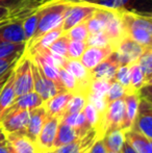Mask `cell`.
<instances>
[{
    "label": "cell",
    "mask_w": 152,
    "mask_h": 153,
    "mask_svg": "<svg viewBox=\"0 0 152 153\" xmlns=\"http://www.w3.org/2000/svg\"><path fill=\"white\" fill-rule=\"evenodd\" d=\"M146 47H143L129 36H124L114 47V54L121 65H130L136 62Z\"/></svg>",
    "instance_id": "obj_6"
},
{
    "label": "cell",
    "mask_w": 152,
    "mask_h": 153,
    "mask_svg": "<svg viewBox=\"0 0 152 153\" xmlns=\"http://www.w3.org/2000/svg\"><path fill=\"white\" fill-rule=\"evenodd\" d=\"M13 70H14V68L10 69V70H8L7 72H5L3 75H1V76H0V93H1L2 89H3V87H4V85H5L6 81H7V79L10 78V74H12Z\"/></svg>",
    "instance_id": "obj_45"
},
{
    "label": "cell",
    "mask_w": 152,
    "mask_h": 153,
    "mask_svg": "<svg viewBox=\"0 0 152 153\" xmlns=\"http://www.w3.org/2000/svg\"><path fill=\"white\" fill-rule=\"evenodd\" d=\"M42 4L41 0H0V6L12 12L15 17H23Z\"/></svg>",
    "instance_id": "obj_20"
},
{
    "label": "cell",
    "mask_w": 152,
    "mask_h": 153,
    "mask_svg": "<svg viewBox=\"0 0 152 153\" xmlns=\"http://www.w3.org/2000/svg\"><path fill=\"white\" fill-rule=\"evenodd\" d=\"M30 117V111H16L0 119V128L7 134L13 132H20L26 128Z\"/></svg>",
    "instance_id": "obj_13"
},
{
    "label": "cell",
    "mask_w": 152,
    "mask_h": 153,
    "mask_svg": "<svg viewBox=\"0 0 152 153\" xmlns=\"http://www.w3.org/2000/svg\"><path fill=\"white\" fill-rule=\"evenodd\" d=\"M14 89L16 97L33 91L31 59L26 53L20 57L14 67Z\"/></svg>",
    "instance_id": "obj_2"
},
{
    "label": "cell",
    "mask_w": 152,
    "mask_h": 153,
    "mask_svg": "<svg viewBox=\"0 0 152 153\" xmlns=\"http://www.w3.org/2000/svg\"><path fill=\"white\" fill-rule=\"evenodd\" d=\"M6 143V133L0 128V145Z\"/></svg>",
    "instance_id": "obj_48"
},
{
    "label": "cell",
    "mask_w": 152,
    "mask_h": 153,
    "mask_svg": "<svg viewBox=\"0 0 152 153\" xmlns=\"http://www.w3.org/2000/svg\"><path fill=\"white\" fill-rule=\"evenodd\" d=\"M69 41H70L69 38L65 33H63L48 47V50L51 53L61 55V56H64L67 59V49H68Z\"/></svg>",
    "instance_id": "obj_36"
},
{
    "label": "cell",
    "mask_w": 152,
    "mask_h": 153,
    "mask_svg": "<svg viewBox=\"0 0 152 153\" xmlns=\"http://www.w3.org/2000/svg\"><path fill=\"white\" fill-rule=\"evenodd\" d=\"M59 77L66 91L73 93V94L79 93L78 82H77L75 77L70 72H68L65 68H63V67H59Z\"/></svg>",
    "instance_id": "obj_34"
},
{
    "label": "cell",
    "mask_w": 152,
    "mask_h": 153,
    "mask_svg": "<svg viewBox=\"0 0 152 153\" xmlns=\"http://www.w3.org/2000/svg\"><path fill=\"white\" fill-rule=\"evenodd\" d=\"M39 17H40V8H39V6L23 17L22 27L26 43L33 36V33H35L36 29H37Z\"/></svg>",
    "instance_id": "obj_27"
},
{
    "label": "cell",
    "mask_w": 152,
    "mask_h": 153,
    "mask_svg": "<svg viewBox=\"0 0 152 153\" xmlns=\"http://www.w3.org/2000/svg\"><path fill=\"white\" fill-rule=\"evenodd\" d=\"M132 129L144 134L147 139L152 140V102L151 99L140 97L139 107Z\"/></svg>",
    "instance_id": "obj_7"
},
{
    "label": "cell",
    "mask_w": 152,
    "mask_h": 153,
    "mask_svg": "<svg viewBox=\"0 0 152 153\" xmlns=\"http://www.w3.org/2000/svg\"><path fill=\"white\" fill-rule=\"evenodd\" d=\"M26 51V43H2L0 44V59L22 55Z\"/></svg>",
    "instance_id": "obj_32"
},
{
    "label": "cell",
    "mask_w": 152,
    "mask_h": 153,
    "mask_svg": "<svg viewBox=\"0 0 152 153\" xmlns=\"http://www.w3.org/2000/svg\"><path fill=\"white\" fill-rule=\"evenodd\" d=\"M136 62L140 66L145 77L146 85H151L152 80V46L146 47L143 53L140 55Z\"/></svg>",
    "instance_id": "obj_28"
},
{
    "label": "cell",
    "mask_w": 152,
    "mask_h": 153,
    "mask_svg": "<svg viewBox=\"0 0 152 153\" xmlns=\"http://www.w3.org/2000/svg\"><path fill=\"white\" fill-rule=\"evenodd\" d=\"M95 4L118 12H132L152 16V0H98Z\"/></svg>",
    "instance_id": "obj_4"
},
{
    "label": "cell",
    "mask_w": 152,
    "mask_h": 153,
    "mask_svg": "<svg viewBox=\"0 0 152 153\" xmlns=\"http://www.w3.org/2000/svg\"><path fill=\"white\" fill-rule=\"evenodd\" d=\"M6 142L18 153H41L35 142L27 137L22 131L7 133Z\"/></svg>",
    "instance_id": "obj_19"
},
{
    "label": "cell",
    "mask_w": 152,
    "mask_h": 153,
    "mask_svg": "<svg viewBox=\"0 0 152 153\" xmlns=\"http://www.w3.org/2000/svg\"><path fill=\"white\" fill-rule=\"evenodd\" d=\"M69 2H81V3H90V4H95L98 0H66Z\"/></svg>",
    "instance_id": "obj_47"
},
{
    "label": "cell",
    "mask_w": 152,
    "mask_h": 153,
    "mask_svg": "<svg viewBox=\"0 0 152 153\" xmlns=\"http://www.w3.org/2000/svg\"><path fill=\"white\" fill-rule=\"evenodd\" d=\"M85 134V133L80 131L79 129L74 128V127L70 126V125L66 124V123L62 122L59 120L56 137H55L54 144H53V149L64 146L68 143H71V142L79 139V137H83Z\"/></svg>",
    "instance_id": "obj_21"
},
{
    "label": "cell",
    "mask_w": 152,
    "mask_h": 153,
    "mask_svg": "<svg viewBox=\"0 0 152 153\" xmlns=\"http://www.w3.org/2000/svg\"><path fill=\"white\" fill-rule=\"evenodd\" d=\"M66 36L69 38V40H74V41H85L89 36V30L87 27L85 25V22H80L75 26L71 27L69 30L64 32Z\"/></svg>",
    "instance_id": "obj_37"
},
{
    "label": "cell",
    "mask_w": 152,
    "mask_h": 153,
    "mask_svg": "<svg viewBox=\"0 0 152 153\" xmlns=\"http://www.w3.org/2000/svg\"><path fill=\"white\" fill-rule=\"evenodd\" d=\"M125 141L138 153H152L151 140L147 139L144 134L130 128L124 130Z\"/></svg>",
    "instance_id": "obj_22"
},
{
    "label": "cell",
    "mask_w": 152,
    "mask_h": 153,
    "mask_svg": "<svg viewBox=\"0 0 152 153\" xmlns=\"http://www.w3.org/2000/svg\"><path fill=\"white\" fill-rule=\"evenodd\" d=\"M102 139L97 129L92 128L83 137L45 153H87L97 140Z\"/></svg>",
    "instance_id": "obj_9"
},
{
    "label": "cell",
    "mask_w": 152,
    "mask_h": 153,
    "mask_svg": "<svg viewBox=\"0 0 152 153\" xmlns=\"http://www.w3.org/2000/svg\"><path fill=\"white\" fill-rule=\"evenodd\" d=\"M43 102H44L43 99L35 91L21 95V96L16 97L12 104L0 115V119L7 115H10L13 113H16V111H24V109H29L30 111V109L43 105Z\"/></svg>",
    "instance_id": "obj_14"
},
{
    "label": "cell",
    "mask_w": 152,
    "mask_h": 153,
    "mask_svg": "<svg viewBox=\"0 0 152 153\" xmlns=\"http://www.w3.org/2000/svg\"><path fill=\"white\" fill-rule=\"evenodd\" d=\"M59 124V118L49 115L47 116L37 139V142H36V145L41 153H45L53 149V144H54V140L56 137Z\"/></svg>",
    "instance_id": "obj_11"
},
{
    "label": "cell",
    "mask_w": 152,
    "mask_h": 153,
    "mask_svg": "<svg viewBox=\"0 0 152 153\" xmlns=\"http://www.w3.org/2000/svg\"><path fill=\"white\" fill-rule=\"evenodd\" d=\"M61 121L66 123V124L70 125V126L74 127L76 129H79L82 132L87 133L89 130H91L92 127L87 122L83 115V111L76 114H70V115H65L61 118Z\"/></svg>",
    "instance_id": "obj_31"
},
{
    "label": "cell",
    "mask_w": 152,
    "mask_h": 153,
    "mask_svg": "<svg viewBox=\"0 0 152 153\" xmlns=\"http://www.w3.org/2000/svg\"><path fill=\"white\" fill-rule=\"evenodd\" d=\"M6 146H7V151H8V153H18L16 151V150L14 149V148L12 147V146L10 145V144L7 143V142H6Z\"/></svg>",
    "instance_id": "obj_50"
},
{
    "label": "cell",
    "mask_w": 152,
    "mask_h": 153,
    "mask_svg": "<svg viewBox=\"0 0 152 153\" xmlns=\"http://www.w3.org/2000/svg\"><path fill=\"white\" fill-rule=\"evenodd\" d=\"M144 85H146L145 77L136 62L130 64V85L127 93H138Z\"/></svg>",
    "instance_id": "obj_29"
},
{
    "label": "cell",
    "mask_w": 152,
    "mask_h": 153,
    "mask_svg": "<svg viewBox=\"0 0 152 153\" xmlns=\"http://www.w3.org/2000/svg\"><path fill=\"white\" fill-rule=\"evenodd\" d=\"M124 117H125L124 97L108 103L103 115V120H102V137L105 133L110 131L117 130V129L123 130Z\"/></svg>",
    "instance_id": "obj_3"
},
{
    "label": "cell",
    "mask_w": 152,
    "mask_h": 153,
    "mask_svg": "<svg viewBox=\"0 0 152 153\" xmlns=\"http://www.w3.org/2000/svg\"><path fill=\"white\" fill-rule=\"evenodd\" d=\"M87 153H106V148L103 144L102 139H99L93 144L91 149L89 150Z\"/></svg>",
    "instance_id": "obj_43"
},
{
    "label": "cell",
    "mask_w": 152,
    "mask_h": 153,
    "mask_svg": "<svg viewBox=\"0 0 152 153\" xmlns=\"http://www.w3.org/2000/svg\"><path fill=\"white\" fill-rule=\"evenodd\" d=\"M102 141H103V144L105 146L106 150H110V151H115V152H121L122 146H123L124 142H125L124 130L117 129V130L110 131V132L105 133L103 135Z\"/></svg>",
    "instance_id": "obj_25"
},
{
    "label": "cell",
    "mask_w": 152,
    "mask_h": 153,
    "mask_svg": "<svg viewBox=\"0 0 152 153\" xmlns=\"http://www.w3.org/2000/svg\"><path fill=\"white\" fill-rule=\"evenodd\" d=\"M0 153H8L6 143L5 144H1V145H0Z\"/></svg>",
    "instance_id": "obj_49"
},
{
    "label": "cell",
    "mask_w": 152,
    "mask_h": 153,
    "mask_svg": "<svg viewBox=\"0 0 152 153\" xmlns=\"http://www.w3.org/2000/svg\"><path fill=\"white\" fill-rule=\"evenodd\" d=\"M114 80L122 85L128 92L130 85V65H121L117 69L114 76Z\"/></svg>",
    "instance_id": "obj_39"
},
{
    "label": "cell",
    "mask_w": 152,
    "mask_h": 153,
    "mask_svg": "<svg viewBox=\"0 0 152 153\" xmlns=\"http://www.w3.org/2000/svg\"><path fill=\"white\" fill-rule=\"evenodd\" d=\"M114 51L110 45L105 47H91L87 46L85 48V52L82 53L80 62L87 70H93L97 65H99L101 62H103L105 59H108Z\"/></svg>",
    "instance_id": "obj_15"
},
{
    "label": "cell",
    "mask_w": 152,
    "mask_h": 153,
    "mask_svg": "<svg viewBox=\"0 0 152 153\" xmlns=\"http://www.w3.org/2000/svg\"><path fill=\"white\" fill-rule=\"evenodd\" d=\"M87 103V95L80 94V93L73 94L71 97V99L69 100V102H68L67 107H66L65 113H64L63 116L70 115V114L80 113V111H83V108H85Z\"/></svg>",
    "instance_id": "obj_33"
},
{
    "label": "cell",
    "mask_w": 152,
    "mask_h": 153,
    "mask_svg": "<svg viewBox=\"0 0 152 153\" xmlns=\"http://www.w3.org/2000/svg\"><path fill=\"white\" fill-rule=\"evenodd\" d=\"M22 55H16V56H10L0 59V76L3 75L5 72H7L8 70L14 68Z\"/></svg>",
    "instance_id": "obj_42"
},
{
    "label": "cell",
    "mask_w": 152,
    "mask_h": 153,
    "mask_svg": "<svg viewBox=\"0 0 152 153\" xmlns=\"http://www.w3.org/2000/svg\"><path fill=\"white\" fill-rule=\"evenodd\" d=\"M85 43H87V46L91 47H105L110 45V40H108L104 31L89 33L87 40H85Z\"/></svg>",
    "instance_id": "obj_41"
},
{
    "label": "cell",
    "mask_w": 152,
    "mask_h": 153,
    "mask_svg": "<svg viewBox=\"0 0 152 153\" xmlns=\"http://www.w3.org/2000/svg\"><path fill=\"white\" fill-rule=\"evenodd\" d=\"M63 68H65L68 72H70L77 80L79 88V93L83 95L89 94L90 85L92 82L91 71L87 70L80 59H68L65 62Z\"/></svg>",
    "instance_id": "obj_12"
},
{
    "label": "cell",
    "mask_w": 152,
    "mask_h": 153,
    "mask_svg": "<svg viewBox=\"0 0 152 153\" xmlns=\"http://www.w3.org/2000/svg\"><path fill=\"white\" fill-rule=\"evenodd\" d=\"M70 3L71 2L66 0H48L40 4L39 5L40 17H39L37 29L33 38L26 43V47L33 44L44 33L62 25L65 13Z\"/></svg>",
    "instance_id": "obj_1"
},
{
    "label": "cell",
    "mask_w": 152,
    "mask_h": 153,
    "mask_svg": "<svg viewBox=\"0 0 152 153\" xmlns=\"http://www.w3.org/2000/svg\"><path fill=\"white\" fill-rule=\"evenodd\" d=\"M121 153H138L127 142H124L123 146H122V149H121Z\"/></svg>",
    "instance_id": "obj_46"
},
{
    "label": "cell",
    "mask_w": 152,
    "mask_h": 153,
    "mask_svg": "<svg viewBox=\"0 0 152 153\" xmlns=\"http://www.w3.org/2000/svg\"><path fill=\"white\" fill-rule=\"evenodd\" d=\"M120 64L118 59H116L114 51L113 53L101 62L99 65L95 67L93 70H91L92 80L93 79H104V80H113L115 76V73L117 69L119 68Z\"/></svg>",
    "instance_id": "obj_18"
},
{
    "label": "cell",
    "mask_w": 152,
    "mask_h": 153,
    "mask_svg": "<svg viewBox=\"0 0 152 153\" xmlns=\"http://www.w3.org/2000/svg\"><path fill=\"white\" fill-rule=\"evenodd\" d=\"M41 1H42V2H43V0H41Z\"/></svg>",
    "instance_id": "obj_53"
},
{
    "label": "cell",
    "mask_w": 152,
    "mask_h": 153,
    "mask_svg": "<svg viewBox=\"0 0 152 153\" xmlns=\"http://www.w3.org/2000/svg\"><path fill=\"white\" fill-rule=\"evenodd\" d=\"M23 17H13L0 22V44L26 43L22 27Z\"/></svg>",
    "instance_id": "obj_10"
},
{
    "label": "cell",
    "mask_w": 152,
    "mask_h": 153,
    "mask_svg": "<svg viewBox=\"0 0 152 153\" xmlns=\"http://www.w3.org/2000/svg\"><path fill=\"white\" fill-rule=\"evenodd\" d=\"M16 98V93L14 89V70L4 85L3 89L0 93V115L10 106Z\"/></svg>",
    "instance_id": "obj_26"
},
{
    "label": "cell",
    "mask_w": 152,
    "mask_h": 153,
    "mask_svg": "<svg viewBox=\"0 0 152 153\" xmlns=\"http://www.w3.org/2000/svg\"><path fill=\"white\" fill-rule=\"evenodd\" d=\"M13 17H15V16L12 14V12H10V10L0 6V22H2V21H4V20H7V19H10V18H13Z\"/></svg>",
    "instance_id": "obj_44"
},
{
    "label": "cell",
    "mask_w": 152,
    "mask_h": 153,
    "mask_svg": "<svg viewBox=\"0 0 152 153\" xmlns=\"http://www.w3.org/2000/svg\"><path fill=\"white\" fill-rule=\"evenodd\" d=\"M47 116L48 115H47L46 111H45V108L43 107V105L30 109V117H29L28 124H27L26 128H25L22 132L24 133L27 137H29L31 141L36 143Z\"/></svg>",
    "instance_id": "obj_17"
},
{
    "label": "cell",
    "mask_w": 152,
    "mask_h": 153,
    "mask_svg": "<svg viewBox=\"0 0 152 153\" xmlns=\"http://www.w3.org/2000/svg\"><path fill=\"white\" fill-rule=\"evenodd\" d=\"M73 93L70 92H59L57 94H55L54 96H52L51 98L47 99L46 101L43 102V107L46 111L47 115L53 116V117L61 118L63 117L65 109L67 107V104L69 102V100L71 99Z\"/></svg>",
    "instance_id": "obj_16"
},
{
    "label": "cell",
    "mask_w": 152,
    "mask_h": 153,
    "mask_svg": "<svg viewBox=\"0 0 152 153\" xmlns=\"http://www.w3.org/2000/svg\"><path fill=\"white\" fill-rule=\"evenodd\" d=\"M82 111H83V115H85V120L89 123L90 126H91L92 128L97 129L100 137H102L101 128H102V120H103V117H102L99 114V111L95 108V106L90 102H87V104H85Z\"/></svg>",
    "instance_id": "obj_30"
},
{
    "label": "cell",
    "mask_w": 152,
    "mask_h": 153,
    "mask_svg": "<svg viewBox=\"0 0 152 153\" xmlns=\"http://www.w3.org/2000/svg\"><path fill=\"white\" fill-rule=\"evenodd\" d=\"M31 72L33 79V91L40 95L43 101H46L47 99L51 98L59 92H65L55 82L47 78L33 59H31Z\"/></svg>",
    "instance_id": "obj_8"
},
{
    "label": "cell",
    "mask_w": 152,
    "mask_h": 153,
    "mask_svg": "<svg viewBox=\"0 0 152 153\" xmlns=\"http://www.w3.org/2000/svg\"><path fill=\"white\" fill-rule=\"evenodd\" d=\"M87 47L85 41H74L70 40L67 49L68 59H79Z\"/></svg>",
    "instance_id": "obj_35"
},
{
    "label": "cell",
    "mask_w": 152,
    "mask_h": 153,
    "mask_svg": "<svg viewBox=\"0 0 152 153\" xmlns=\"http://www.w3.org/2000/svg\"><path fill=\"white\" fill-rule=\"evenodd\" d=\"M106 153H121V152H115V151H110V150H106Z\"/></svg>",
    "instance_id": "obj_51"
},
{
    "label": "cell",
    "mask_w": 152,
    "mask_h": 153,
    "mask_svg": "<svg viewBox=\"0 0 152 153\" xmlns=\"http://www.w3.org/2000/svg\"><path fill=\"white\" fill-rule=\"evenodd\" d=\"M126 89L123 87L122 85H120L118 81H116L113 79L112 82H110V85L108 88V91L106 93V96H105V99H106V103H110V102H113L115 100H118L120 98H123L124 96L126 95Z\"/></svg>",
    "instance_id": "obj_38"
},
{
    "label": "cell",
    "mask_w": 152,
    "mask_h": 153,
    "mask_svg": "<svg viewBox=\"0 0 152 153\" xmlns=\"http://www.w3.org/2000/svg\"><path fill=\"white\" fill-rule=\"evenodd\" d=\"M106 36L108 38L110 43V46L114 48L115 45L125 36L124 27L122 24V20L118 10H114L112 17L110 18L108 22L106 23L105 29H104Z\"/></svg>",
    "instance_id": "obj_23"
},
{
    "label": "cell",
    "mask_w": 152,
    "mask_h": 153,
    "mask_svg": "<svg viewBox=\"0 0 152 153\" xmlns=\"http://www.w3.org/2000/svg\"><path fill=\"white\" fill-rule=\"evenodd\" d=\"M98 5L81 2H71L68 6L62 22V28L64 32L69 30L71 27L75 26L78 23L83 22L94 14Z\"/></svg>",
    "instance_id": "obj_5"
},
{
    "label": "cell",
    "mask_w": 152,
    "mask_h": 153,
    "mask_svg": "<svg viewBox=\"0 0 152 153\" xmlns=\"http://www.w3.org/2000/svg\"><path fill=\"white\" fill-rule=\"evenodd\" d=\"M45 1H48V0H43V2H45ZM43 2H42V3H43Z\"/></svg>",
    "instance_id": "obj_52"
},
{
    "label": "cell",
    "mask_w": 152,
    "mask_h": 153,
    "mask_svg": "<svg viewBox=\"0 0 152 153\" xmlns=\"http://www.w3.org/2000/svg\"><path fill=\"white\" fill-rule=\"evenodd\" d=\"M139 101H140L139 93H126V95L124 96L125 117H124L123 130H127L132 127L136 116V111H138Z\"/></svg>",
    "instance_id": "obj_24"
},
{
    "label": "cell",
    "mask_w": 152,
    "mask_h": 153,
    "mask_svg": "<svg viewBox=\"0 0 152 153\" xmlns=\"http://www.w3.org/2000/svg\"><path fill=\"white\" fill-rule=\"evenodd\" d=\"M112 80H104V79H93L90 85L89 94L97 95V96L105 97L108 88L110 85Z\"/></svg>",
    "instance_id": "obj_40"
}]
</instances>
